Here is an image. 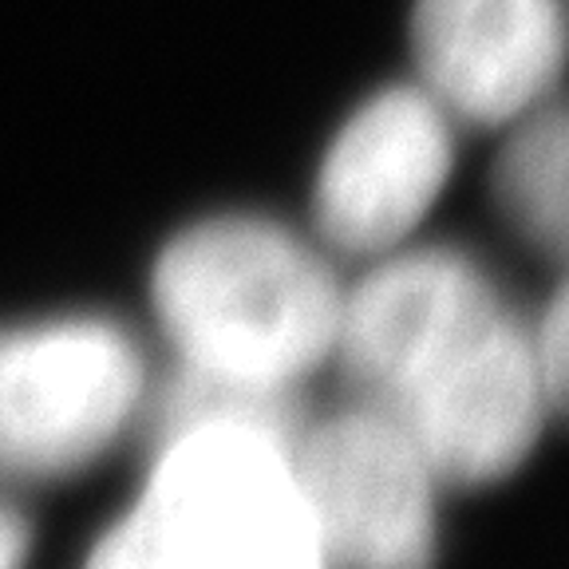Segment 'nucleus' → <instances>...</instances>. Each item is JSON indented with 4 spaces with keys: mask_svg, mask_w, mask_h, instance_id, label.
<instances>
[{
    "mask_svg": "<svg viewBox=\"0 0 569 569\" xmlns=\"http://www.w3.org/2000/svg\"><path fill=\"white\" fill-rule=\"evenodd\" d=\"M154 309L190 372L293 391L332 356L340 284L289 230L213 218L162 249Z\"/></svg>",
    "mask_w": 569,
    "mask_h": 569,
    "instance_id": "obj_1",
    "label": "nucleus"
},
{
    "mask_svg": "<svg viewBox=\"0 0 569 569\" xmlns=\"http://www.w3.org/2000/svg\"><path fill=\"white\" fill-rule=\"evenodd\" d=\"M289 451L233 423L159 443L139 502L103 533L88 569H329Z\"/></svg>",
    "mask_w": 569,
    "mask_h": 569,
    "instance_id": "obj_2",
    "label": "nucleus"
},
{
    "mask_svg": "<svg viewBox=\"0 0 569 569\" xmlns=\"http://www.w3.org/2000/svg\"><path fill=\"white\" fill-rule=\"evenodd\" d=\"M376 411L408 431L439 482L459 487L515 471L553 416L530 332L502 297L439 340Z\"/></svg>",
    "mask_w": 569,
    "mask_h": 569,
    "instance_id": "obj_3",
    "label": "nucleus"
},
{
    "mask_svg": "<svg viewBox=\"0 0 569 569\" xmlns=\"http://www.w3.org/2000/svg\"><path fill=\"white\" fill-rule=\"evenodd\" d=\"M142 400V356L111 320L0 332V475L56 479L111 447Z\"/></svg>",
    "mask_w": 569,
    "mask_h": 569,
    "instance_id": "obj_4",
    "label": "nucleus"
},
{
    "mask_svg": "<svg viewBox=\"0 0 569 569\" xmlns=\"http://www.w3.org/2000/svg\"><path fill=\"white\" fill-rule=\"evenodd\" d=\"M329 569L436 566V487L419 447L372 408L325 419L289 451Z\"/></svg>",
    "mask_w": 569,
    "mask_h": 569,
    "instance_id": "obj_5",
    "label": "nucleus"
},
{
    "mask_svg": "<svg viewBox=\"0 0 569 569\" xmlns=\"http://www.w3.org/2000/svg\"><path fill=\"white\" fill-rule=\"evenodd\" d=\"M455 162V119L423 88L368 99L332 139L317 174V226L340 253L400 246L431 210Z\"/></svg>",
    "mask_w": 569,
    "mask_h": 569,
    "instance_id": "obj_6",
    "label": "nucleus"
},
{
    "mask_svg": "<svg viewBox=\"0 0 569 569\" xmlns=\"http://www.w3.org/2000/svg\"><path fill=\"white\" fill-rule=\"evenodd\" d=\"M411 52L419 88L451 119L515 123L561 76V0H416Z\"/></svg>",
    "mask_w": 569,
    "mask_h": 569,
    "instance_id": "obj_7",
    "label": "nucleus"
},
{
    "mask_svg": "<svg viewBox=\"0 0 569 569\" xmlns=\"http://www.w3.org/2000/svg\"><path fill=\"white\" fill-rule=\"evenodd\" d=\"M495 284L451 249L383 261L340 297L332 356L360 408H383L443 337L495 301Z\"/></svg>",
    "mask_w": 569,
    "mask_h": 569,
    "instance_id": "obj_8",
    "label": "nucleus"
},
{
    "mask_svg": "<svg viewBox=\"0 0 569 569\" xmlns=\"http://www.w3.org/2000/svg\"><path fill=\"white\" fill-rule=\"evenodd\" d=\"M515 123L495 167L498 202L533 246L558 258L566 249V111L538 103Z\"/></svg>",
    "mask_w": 569,
    "mask_h": 569,
    "instance_id": "obj_9",
    "label": "nucleus"
},
{
    "mask_svg": "<svg viewBox=\"0 0 569 569\" xmlns=\"http://www.w3.org/2000/svg\"><path fill=\"white\" fill-rule=\"evenodd\" d=\"M218 423L253 427V431H266V436L293 447L301 439V403L293 391L246 388V383L213 380V376L178 368V376L159 391L151 411L154 447L182 436V431Z\"/></svg>",
    "mask_w": 569,
    "mask_h": 569,
    "instance_id": "obj_10",
    "label": "nucleus"
},
{
    "mask_svg": "<svg viewBox=\"0 0 569 569\" xmlns=\"http://www.w3.org/2000/svg\"><path fill=\"white\" fill-rule=\"evenodd\" d=\"M566 325H569V312H566V293H553L550 309L546 317L538 320V329L530 332V345H533V365H538V380H542L546 400H550L553 416L561 411L566 403Z\"/></svg>",
    "mask_w": 569,
    "mask_h": 569,
    "instance_id": "obj_11",
    "label": "nucleus"
},
{
    "mask_svg": "<svg viewBox=\"0 0 569 569\" xmlns=\"http://www.w3.org/2000/svg\"><path fill=\"white\" fill-rule=\"evenodd\" d=\"M28 542H32L28 522L9 507V502H0V569H20V566H24Z\"/></svg>",
    "mask_w": 569,
    "mask_h": 569,
    "instance_id": "obj_12",
    "label": "nucleus"
}]
</instances>
